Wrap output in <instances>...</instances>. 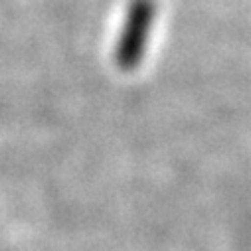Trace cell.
Instances as JSON below:
<instances>
[{
  "mask_svg": "<svg viewBox=\"0 0 251 251\" xmlns=\"http://www.w3.org/2000/svg\"><path fill=\"white\" fill-rule=\"evenodd\" d=\"M154 14H156L154 0H133L129 4L127 18H125L123 32L115 51V61L123 72H131L139 68V64L143 61L151 38Z\"/></svg>",
  "mask_w": 251,
  "mask_h": 251,
  "instance_id": "obj_1",
  "label": "cell"
}]
</instances>
